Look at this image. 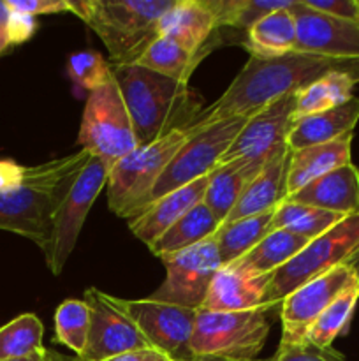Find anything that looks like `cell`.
<instances>
[{
	"label": "cell",
	"instance_id": "47",
	"mask_svg": "<svg viewBox=\"0 0 359 361\" xmlns=\"http://www.w3.org/2000/svg\"><path fill=\"white\" fill-rule=\"evenodd\" d=\"M165 361H172V360H165Z\"/></svg>",
	"mask_w": 359,
	"mask_h": 361
},
{
	"label": "cell",
	"instance_id": "41",
	"mask_svg": "<svg viewBox=\"0 0 359 361\" xmlns=\"http://www.w3.org/2000/svg\"><path fill=\"white\" fill-rule=\"evenodd\" d=\"M169 358H165L162 353L155 351V349L146 348V349H137V351H130V353H123V355L115 356V358L108 360V361H165Z\"/></svg>",
	"mask_w": 359,
	"mask_h": 361
},
{
	"label": "cell",
	"instance_id": "14",
	"mask_svg": "<svg viewBox=\"0 0 359 361\" xmlns=\"http://www.w3.org/2000/svg\"><path fill=\"white\" fill-rule=\"evenodd\" d=\"M289 11L296 21L294 51L359 62V23L310 9L303 0Z\"/></svg>",
	"mask_w": 359,
	"mask_h": 361
},
{
	"label": "cell",
	"instance_id": "45",
	"mask_svg": "<svg viewBox=\"0 0 359 361\" xmlns=\"http://www.w3.org/2000/svg\"><path fill=\"white\" fill-rule=\"evenodd\" d=\"M44 361H56L55 358H51V355H49L48 351H46V356H44Z\"/></svg>",
	"mask_w": 359,
	"mask_h": 361
},
{
	"label": "cell",
	"instance_id": "43",
	"mask_svg": "<svg viewBox=\"0 0 359 361\" xmlns=\"http://www.w3.org/2000/svg\"><path fill=\"white\" fill-rule=\"evenodd\" d=\"M44 356H46V349L44 351L34 353V355L30 356H25V358H14V360H6V361H44Z\"/></svg>",
	"mask_w": 359,
	"mask_h": 361
},
{
	"label": "cell",
	"instance_id": "22",
	"mask_svg": "<svg viewBox=\"0 0 359 361\" xmlns=\"http://www.w3.org/2000/svg\"><path fill=\"white\" fill-rule=\"evenodd\" d=\"M352 137L354 133H348L331 143L291 152L287 169V196H292L333 169L351 164Z\"/></svg>",
	"mask_w": 359,
	"mask_h": 361
},
{
	"label": "cell",
	"instance_id": "30",
	"mask_svg": "<svg viewBox=\"0 0 359 361\" xmlns=\"http://www.w3.org/2000/svg\"><path fill=\"white\" fill-rule=\"evenodd\" d=\"M199 62L201 56L189 53L178 42L168 37H157L132 63L151 71V73L171 78V80L189 83L190 76Z\"/></svg>",
	"mask_w": 359,
	"mask_h": 361
},
{
	"label": "cell",
	"instance_id": "46",
	"mask_svg": "<svg viewBox=\"0 0 359 361\" xmlns=\"http://www.w3.org/2000/svg\"><path fill=\"white\" fill-rule=\"evenodd\" d=\"M355 268H358V277H359V254L355 256Z\"/></svg>",
	"mask_w": 359,
	"mask_h": 361
},
{
	"label": "cell",
	"instance_id": "13",
	"mask_svg": "<svg viewBox=\"0 0 359 361\" xmlns=\"http://www.w3.org/2000/svg\"><path fill=\"white\" fill-rule=\"evenodd\" d=\"M355 259L340 264L285 296L280 302L282 341L280 344H308V331L317 317L344 289L358 282Z\"/></svg>",
	"mask_w": 359,
	"mask_h": 361
},
{
	"label": "cell",
	"instance_id": "6",
	"mask_svg": "<svg viewBox=\"0 0 359 361\" xmlns=\"http://www.w3.org/2000/svg\"><path fill=\"white\" fill-rule=\"evenodd\" d=\"M275 307L238 312L197 310L190 348L196 358L256 360L271 330Z\"/></svg>",
	"mask_w": 359,
	"mask_h": 361
},
{
	"label": "cell",
	"instance_id": "24",
	"mask_svg": "<svg viewBox=\"0 0 359 361\" xmlns=\"http://www.w3.org/2000/svg\"><path fill=\"white\" fill-rule=\"evenodd\" d=\"M270 157V155H267ZM267 157L263 159H238L217 166L210 175L204 203L208 204L218 222H224L246 187L250 185Z\"/></svg>",
	"mask_w": 359,
	"mask_h": 361
},
{
	"label": "cell",
	"instance_id": "42",
	"mask_svg": "<svg viewBox=\"0 0 359 361\" xmlns=\"http://www.w3.org/2000/svg\"><path fill=\"white\" fill-rule=\"evenodd\" d=\"M9 7H7L6 0H0V55L11 48L9 41Z\"/></svg>",
	"mask_w": 359,
	"mask_h": 361
},
{
	"label": "cell",
	"instance_id": "19",
	"mask_svg": "<svg viewBox=\"0 0 359 361\" xmlns=\"http://www.w3.org/2000/svg\"><path fill=\"white\" fill-rule=\"evenodd\" d=\"M217 18L208 0H175L157 23L158 37L178 42L183 49L203 59L210 49Z\"/></svg>",
	"mask_w": 359,
	"mask_h": 361
},
{
	"label": "cell",
	"instance_id": "34",
	"mask_svg": "<svg viewBox=\"0 0 359 361\" xmlns=\"http://www.w3.org/2000/svg\"><path fill=\"white\" fill-rule=\"evenodd\" d=\"M90 334V307L84 300H65L55 312L56 342L83 355Z\"/></svg>",
	"mask_w": 359,
	"mask_h": 361
},
{
	"label": "cell",
	"instance_id": "26",
	"mask_svg": "<svg viewBox=\"0 0 359 361\" xmlns=\"http://www.w3.org/2000/svg\"><path fill=\"white\" fill-rule=\"evenodd\" d=\"M218 228H220V222L203 201V203L196 204L192 210L187 212L160 238H157L148 247L153 256L162 259L164 256L190 249V247L211 238Z\"/></svg>",
	"mask_w": 359,
	"mask_h": 361
},
{
	"label": "cell",
	"instance_id": "4",
	"mask_svg": "<svg viewBox=\"0 0 359 361\" xmlns=\"http://www.w3.org/2000/svg\"><path fill=\"white\" fill-rule=\"evenodd\" d=\"M175 0H80L76 14L108 48L115 63H132L158 37L157 23Z\"/></svg>",
	"mask_w": 359,
	"mask_h": 361
},
{
	"label": "cell",
	"instance_id": "2",
	"mask_svg": "<svg viewBox=\"0 0 359 361\" xmlns=\"http://www.w3.org/2000/svg\"><path fill=\"white\" fill-rule=\"evenodd\" d=\"M113 76L122 92L139 145L153 143L172 130L187 133L203 111V102L196 92L190 90L189 83L134 63H115Z\"/></svg>",
	"mask_w": 359,
	"mask_h": 361
},
{
	"label": "cell",
	"instance_id": "16",
	"mask_svg": "<svg viewBox=\"0 0 359 361\" xmlns=\"http://www.w3.org/2000/svg\"><path fill=\"white\" fill-rule=\"evenodd\" d=\"M296 95L298 92L278 99L266 109L250 116L231 148L224 155L220 164L238 159H263L267 157L275 148L287 143V136L294 123Z\"/></svg>",
	"mask_w": 359,
	"mask_h": 361
},
{
	"label": "cell",
	"instance_id": "21",
	"mask_svg": "<svg viewBox=\"0 0 359 361\" xmlns=\"http://www.w3.org/2000/svg\"><path fill=\"white\" fill-rule=\"evenodd\" d=\"M287 200L340 214L344 217L359 214V169L352 162L333 169Z\"/></svg>",
	"mask_w": 359,
	"mask_h": 361
},
{
	"label": "cell",
	"instance_id": "1",
	"mask_svg": "<svg viewBox=\"0 0 359 361\" xmlns=\"http://www.w3.org/2000/svg\"><path fill=\"white\" fill-rule=\"evenodd\" d=\"M331 71L359 73V62L333 60L299 51L275 59L250 56L227 90L213 104L203 108L187 130V136L222 120L250 118L278 99L301 90Z\"/></svg>",
	"mask_w": 359,
	"mask_h": 361
},
{
	"label": "cell",
	"instance_id": "7",
	"mask_svg": "<svg viewBox=\"0 0 359 361\" xmlns=\"http://www.w3.org/2000/svg\"><path fill=\"white\" fill-rule=\"evenodd\" d=\"M77 145L92 157L101 159L109 169L139 147L115 76L88 94Z\"/></svg>",
	"mask_w": 359,
	"mask_h": 361
},
{
	"label": "cell",
	"instance_id": "8",
	"mask_svg": "<svg viewBox=\"0 0 359 361\" xmlns=\"http://www.w3.org/2000/svg\"><path fill=\"white\" fill-rule=\"evenodd\" d=\"M359 254V214L345 217L336 226L312 240L294 259L275 271L267 289L266 303L280 305L285 296L312 279L351 263Z\"/></svg>",
	"mask_w": 359,
	"mask_h": 361
},
{
	"label": "cell",
	"instance_id": "20",
	"mask_svg": "<svg viewBox=\"0 0 359 361\" xmlns=\"http://www.w3.org/2000/svg\"><path fill=\"white\" fill-rule=\"evenodd\" d=\"M208 182H210V176H204V178L196 180V182L189 183L182 189L172 190L160 200L153 201L143 214L129 221L132 235L146 245H151L187 212L192 210L196 204L203 203Z\"/></svg>",
	"mask_w": 359,
	"mask_h": 361
},
{
	"label": "cell",
	"instance_id": "23",
	"mask_svg": "<svg viewBox=\"0 0 359 361\" xmlns=\"http://www.w3.org/2000/svg\"><path fill=\"white\" fill-rule=\"evenodd\" d=\"M359 122V99L352 97L345 104L329 111L305 116L292 123L287 136V147L291 152L301 148L326 145L348 133H354Z\"/></svg>",
	"mask_w": 359,
	"mask_h": 361
},
{
	"label": "cell",
	"instance_id": "9",
	"mask_svg": "<svg viewBox=\"0 0 359 361\" xmlns=\"http://www.w3.org/2000/svg\"><path fill=\"white\" fill-rule=\"evenodd\" d=\"M109 168L97 157L88 159L84 168L69 187L65 196L60 200L53 215L51 235L46 249L42 250L49 271L53 275L62 274L76 247L80 233L83 229L87 215L94 207L95 200L108 183Z\"/></svg>",
	"mask_w": 359,
	"mask_h": 361
},
{
	"label": "cell",
	"instance_id": "25",
	"mask_svg": "<svg viewBox=\"0 0 359 361\" xmlns=\"http://www.w3.org/2000/svg\"><path fill=\"white\" fill-rule=\"evenodd\" d=\"M359 83V73L352 71H331L317 78L296 95L294 122L305 116L329 111L351 101L354 87Z\"/></svg>",
	"mask_w": 359,
	"mask_h": 361
},
{
	"label": "cell",
	"instance_id": "35",
	"mask_svg": "<svg viewBox=\"0 0 359 361\" xmlns=\"http://www.w3.org/2000/svg\"><path fill=\"white\" fill-rule=\"evenodd\" d=\"M67 74L81 90L90 94L113 78V66L99 51L83 49L76 51L67 60Z\"/></svg>",
	"mask_w": 359,
	"mask_h": 361
},
{
	"label": "cell",
	"instance_id": "38",
	"mask_svg": "<svg viewBox=\"0 0 359 361\" xmlns=\"http://www.w3.org/2000/svg\"><path fill=\"white\" fill-rule=\"evenodd\" d=\"M7 7L16 13L39 16V14H56L69 11L67 0H6Z\"/></svg>",
	"mask_w": 359,
	"mask_h": 361
},
{
	"label": "cell",
	"instance_id": "11",
	"mask_svg": "<svg viewBox=\"0 0 359 361\" xmlns=\"http://www.w3.org/2000/svg\"><path fill=\"white\" fill-rule=\"evenodd\" d=\"M246 120L248 118H227L190 134L189 140L165 166L164 173L151 192V203L172 190L210 176L215 168L220 166L222 159L227 154Z\"/></svg>",
	"mask_w": 359,
	"mask_h": 361
},
{
	"label": "cell",
	"instance_id": "40",
	"mask_svg": "<svg viewBox=\"0 0 359 361\" xmlns=\"http://www.w3.org/2000/svg\"><path fill=\"white\" fill-rule=\"evenodd\" d=\"M27 168L28 166H21L11 159L0 161V192L14 189L23 183L25 176H27Z\"/></svg>",
	"mask_w": 359,
	"mask_h": 361
},
{
	"label": "cell",
	"instance_id": "36",
	"mask_svg": "<svg viewBox=\"0 0 359 361\" xmlns=\"http://www.w3.org/2000/svg\"><path fill=\"white\" fill-rule=\"evenodd\" d=\"M271 361H345L333 348L320 349L312 344H280Z\"/></svg>",
	"mask_w": 359,
	"mask_h": 361
},
{
	"label": "cell",
	"instance_id": "32",
	"mask_svg": "<svg viewBox=\"0 0 359 361\" xmlns=\"http://www.w3.org/2000/svg\"><path fill=\"white\" fill-rule=\"evenodd\" d=\"M358 302L359 281L354 282L352 286H348L347 289H344V291L329 303V307L317 317V321L313 323V326L310 328L308 331V338H306L308 344L320 349L331 348L334 338H338L345 330H347Z\"/></svg>",
	"mask_w": 359,
	"mask_h": 361
},
{
	"label": "cell",
	"instance_id": "39",
	"mask_svg": "<svg viewBox=\"0 0 359 361\" xmlns=\"http://www.w3.org/2000/svg\"><path fill=\"white\" fill-rule=\"evenodd\" d=\"M35 30H37V21H35L34 16H28V14L11 11V14H9L11 46L23 44V42H27L28 39L34 37Z\"/></svg>",
	"mask_w": 359,
	"mask_h": 361
},
{
	"label": "cell",
	"instance_id": "3",
	"mask_svg": "<svg viewBox=\"0 0 359 361\" xmlns=\"http://www.w3.org/2000/svg\"><path fill=\"white\" fill-rule=\"evenodd\" d=\"M90 159L84 150L28 166L23 183L0 192V229L16 233L46 249L60 200Z\"/></svg>",
	"mask_w": 359,
	"mask_h": 361
},
{
	"label": "cell",
	"instance_id": "18",
	"mask_svg": "<svg viewBox=\"0 0 359 361\" xmlns=\"http://www.w3.org/2000/svg\"><path fill=\"white\" fill-rule=\"evenodd\" d=\"M271 279L273 275L252 274L234 264L222 267L215 275L201 309L213 312H238L270 307L266 298Z\"/></svg>",
	"mask_w": 359,
	"mask_h": 361
},
{
	"label": "cell",
	"instance_id": "10",
	"mask_svg": "<svg viewBox=\"0 0 359 361\" xmlns=\"http://www.w3.org/2000/svg\"><path fill=\"white\" fill-rule=\"evenodd\" d=\"M106 298L136 324L151 349L172 361L197 360L190 348L197 310L151 298L123 300L109 295Z\"/></svg>",
	"mask_w": 359,
	"mask_h": 361
},
{
	"label": "cell",
	"instance_id": "12",
	"mask_svg": "<svg viewBox=\"0 0 359 361\" xmlns=\"http://www.w3.org/2000/svg\"><path fill=\"white\" fill-rule=\"evenodd\" d=\"M165 279L148 298L185 309L201 310L217 271L222 268L215 238L204 240L190 249L162 257Z\"/></svg>",
	"mask_w": 359,
	"mask_h": 361
},
{
	"label": "cell",
	"instance_id": "29",
	"mask_svg": "<svg viewBox=\"0 0 359 361\" xmlns=\"http://www.w3.org/2000/svg\"><path fill=\"white\" fill-rule=\"evenodd\" d=\"M273 215L275 212H267V214L256 215V217H246L220 224L213 238L217 242L222 267L232 264L239 257L245 256L246 252H250L273 229L271 228Z\"/></svg>",
	"mask_w": 359,
	"mask_h": 361
},
{
	"label": "cell",
	"instance_id": "33",
	"mask_svg": "<svg viewBox=\"0 0 359 361\" xmlns=\"http://www.w3.org/2000/svg\"><path fill=\"white\" fill-rule=\"evenodd\" d=\"M44 326L34 314H21L0 328V361L25 358L42 348Z\"/></svg>",
	"mask_w": 359,
	"mask_h": 361
},
{
	"label": "cell",
	"instance_id": "28",
	"mask_svg": "<svg viewBox=\"0 0 359 361\" xmlns=\"http://www.w3.org/2000/svg\"><path fill=\"white\" fill-rule=\"evenodd\" d=\"M250 56L275 59L294 51L296 48V21L289 9L275 11L250 30H246L245 42Z\"/></svg>",
	"mask_w": 359,
	"mask_h": 361
},
{
	"label": "cell",
	"instance_id": "27",
	"mask_svg": "<svg viewBox=\"0 0 359 361\" xmlns=\"http://www.w3.org/2000/svg\"><path fill=\"white\" fill-rule=\"evenodd\" d=\"M310 240L285 229H271L250 252L234 261V267L259 275H273L282 267L294 259Z\"/></svg>",
	"mask_w": 359,
	"mask_h": 361
},
{
	"label": "cell",
	"instance_id": "15",
	"mask_svg": "<svg viewBox=\"0 0 359 361\" xmlns=\"http://www.w3.org/2000/svg\"><path fill=\"white\" fill-rule=\"evenodd\" d=\"M83 300L90 307V334L81 361H108L123 353L150 348L136 324L109 303L106 293L90 288Z\"/></svg>",
	"mask_w": 359,
	"mask_h": 361
},
{
	"label": "cell",
	"instance_id": "31",
	"mask_svg": "<svg viewBox=\"0 0 359 361\" xmlns=\"http://www.w3.org/2000/svg\"><path fill=\"white\" fill-rule=\"evenodd\" d=\"M344 215L333 214V212L320 210V208L308 207V204L296 203L292 200H285L280 207L275 210L273 229H285L294 235L303 236L306 240H315L333 226L344 221Z\"/></svg>",
	"mask_w": 359,
	"mask_h": 361
},
{
	"label": "cell",
	"instance_id": "44",
	"mask_svg": "<svg viewBox=\"0 0 359 361\" xmlns=\"http://www.w3.org/2000/svg\"><path fill=\"white\" fill-rule=\"evenodd\" d=\"M196 361H264V360H225V358H197ZM271 361V360H266Z\"/></svg>",
	"mask_w": 359,
	"mask_h": 361
},
{
	"label": "cell",
	"instance_id": "5",
	"mask_svg": "<svg viewBox=\"0 0 359 361\" xmlns=\"http://www.w3.org/2000/svg\"><path fill=\"white\" fill-rule=\"evenodd\" d=\"M189 140L185 130H172L150 145H139L136 150L120 159L108 176V207L116 217L136 219L151 203V192L165 166Z\"/></svg>",
	"mask_w": 359,
	"mask_h": 361
},
{
	"label": "cell",
	"instance_id": "17",
	"mask_svg": "<svg viewBox=\"0 0 359 361\" xmlns=\"http://www.w3.org/2000/svg\"><path fill=\"white\" fill-rule=\"evenodd\" d=\"M289 157H291V150H289L287 143H282L280 147L275 148L224 222H234L239 219L256 217V215L277 210L289 197Z\"/></svg>",
	"mask_w": 359,
	"mask_h": 361
},
{
	"label": "cell",
	"instance_id": "37",
	"mask_svg": "<svg viewBox=\"0 0 359 361\" xmlns=\"http://www.w3.org/2000/svg\"><path fill=\"white\" fill-rule=\"evenodd\" d=\"M303 4L319 13L359 23V0H303Z\"/></svg>",
	"mask_w": 359,
	"mask_h": 361
}]
</instances>
